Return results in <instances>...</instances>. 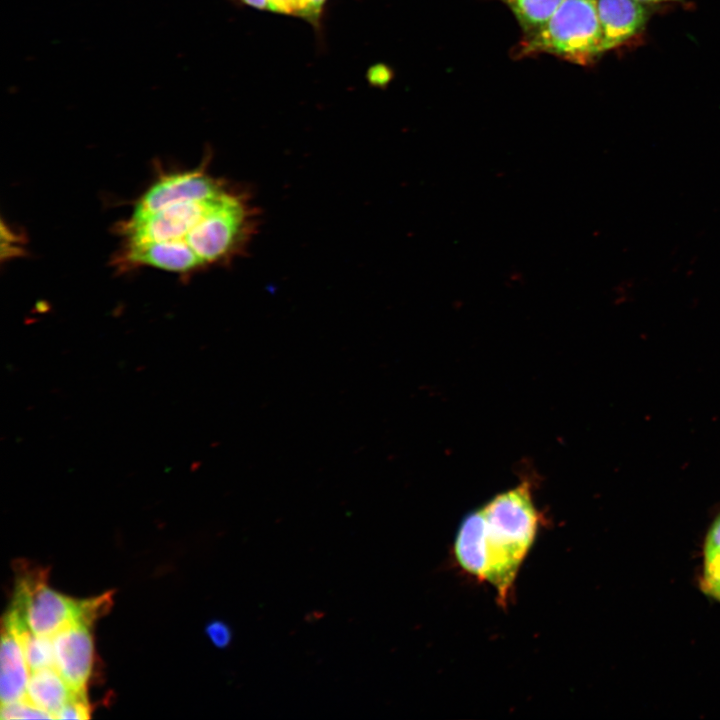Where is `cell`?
<instances>
[{
  "label": "cell",
  "instance_id": "1",
  "mask_svg": "<svg viewBox=\"0 0 720 720\" xmlns=\"http://www.w3.org/2000/svg\"><path fill=\"white\" fill-rule=\"evenodd\" d=\"M538 522L527 484L498 494L463 519L454 545L456 559L464 570L492 584L504 603Z\"/></svg>",
  "mask_w": 720,
  "mask_h": 720
},
{
  "label": "cell",
  "instance_id": "2",
  "mask_svg": "<svg viewBox=\"0 0 720 720\" xmlns=\"http://www.w3.org/2000/svg\"><path fill=\"white\" fill-rule=\"evenodd\" d=\"M13 601L4 620L22 625L34 634L53 637L65 626L83 621L93 624L112 605V593L76 600L47 585V569L17 562Z\"/></svg>",
  "mask_w": 720,
  "mask_h": 720
},
{
  "label": "cell",
  "instance_id": "3",
  "mask_svg": "<svg viewBox=\"0 0 720 720\" xmlns=\"http://www.w3.org/2000/svg\"><path fill=\"white\" fill-rule=\"evenodd\" d=\"M597 0H564L538 29L524 34L516 56L548 53L587 65L601 54Z\"/></svg>",
  "mask_w": 720,
  "mask_h": 720
},
{
  "label": "cell",
  "instance_id": "4",
  "mask_svg": "<svg viewBox=\"0 0 720 720\" xmlns=\"http://www.w3.org/2000/svg\"><path fill=\"white\" fill-rule=\"evenodd\" d=\"M246 217L242 202L226 192L204 214L186 243L202 265L221 261L238 247Z\"/></svg>",
  "mask_w": 720,
  "mask_h": 720
},
{
  "label": "cell",
  "instance_id": "5",
  "mask_svg": "<svg viewBox=\"0 0 720 720\" xmlns=\"http://www.w3.org/2000/svg\"><path fill=\"white\" fill-rule=\"evenodd\" d=\"M91 624L76 621L53 637L55 667L70 688L79 694H87V684L94 666V642Z\"/></svg>",
  "mask_w": 720,
  "mask_h": 720
},
{
  "label": "cell",
  "instance_id": "6",
  "mask_svg": "<svg viewBox=\"0 0 720 720\" xmlns=\"http://www.w3.org/2000/svg\"><path fill=\"white\" fill-rule=\"evenodd\" d=\"M601 52L620 46L640 33L649 17L646 4L636 0H597Z\"/></svg>",
  "mask_w": 720,
  "mask_h": 720
},
{
  "label": "cell",
  "instance_id": "7",
  "mask_svg": "<svg viewBox=\"0 0 720 720\" xmlns=\"http://www.w3.org/2000/svg\"><path fill=\"white\" fill-rule=\"evenodd\" d=\"M0 659L1 704L25 698L30 671L17 637L5 625H2Z\"/></svg>",
  "mask_w": 720,
  "mask_h": 720
},
{
  "label": "cell",
  "instance_id": "8",
  "mask_svg": "<svg viewBox=\"0 0 720 720\" xmlns=\"http://www.w3.org/2000/svg\"><path fill=\"white\" fill-rule=\"evenodd\" d=\"M56 667H47L30 672L26 698L35 706L48 712L56 719L59 711L74 696Z\"/></svg>",
  "mask_w": 720,
  "mask_h": 720
},
{
  "label": "cell",
  "instance_id": "9",
  "mask_svg": "<svg viewBox=\"0 0 720 720\" xmlns=\"http://www.w3.org/2000/svg\"><path fill=\"white\" fill-rule=\"evenodd\" d=\"M699 588L705 596L720 604V513L705 535Z\"/></svg>",
  "mask_w": 720,
  "mask_h": 720
},
{
  "label": "cell",
  "instance_id": "10",
  "mask_svg": "<svg viewBox=\"0 0 720 720\" xmlns=\"http://www.w3.org/2000/svg\"><path fill=\"white\" fill-rule=\"evenodd\" d=\"M3 625L17 637L30 672L55 667L52 637L36 635L25 626H12L5 622Z\"/></svg>",
  "mask_w": 720,
  "mask_h": 720
},
{
  "label": "cell",
  "instance_id": "11",
  "mask_svg": "<svg viewBox=\"0 0 720 720\" xmlns=\"http://www.w3.org/2000/svg\"><path fill=\"white\" fill-rule=\"evenodd\" d=\"M512 11L524 34L541 27L564 0H502Z\"/></svg>",
  "mask_w": 720,
  "mask_h": 720
},
{
  "label": "cell",
  "instance_id": "12",
  "mask_svg": "<svg viewBox=\"0 0 720 720\" xmlns=\"http://www.w3.org/2000/svg\"><path fill=\"white\" fill-rule=\"evenodd\" d=\"M0 717L3 720L53 719V717L48 712L35 706L26 697L21 700L15 701V702L3 704L1 707Z\"/></svg>",
  "mask_w": 720,
  "mask_h": 720
},
{
  "label": "cell",
  "instance_id": "13",
  "mask_svg": "<svg viewBox=\"0 0 720 720\" xmlns=\"http://www.w3.org/2000/svg\"><path fill=\"white\" fill-rule=\"evenodd\" d=\"M267 9L301 16L311 21L319 17L312 0H267Z\"/></svg>",
  "mask_w": 720,
  "mask_h": 720
},
{
  "label": "cell",
  "instance_id": "14",
  "mask_svg": "<svg viewBox=\"0 0 720 720\" xmlns=\"http://www.w3.org/2000/svg\"><path fill=\"white\" fill-rule=\"evenodd\" d=\"M90 712L87 694L75 693L59 711L56 719H87L90 717Z\"/></svg>",
  "mask_w": 720,
  "mask_h": 720
},
{
  "label": "cell",
  "instance_id": "15",
  "mask_svg": "<svg viewBox=\"0 0 720 720\" xmlns=\"http://www.w3.org/2000/svg\"><path fill=\"white\" fill-rule=\"evenodd\" d=\"M205 633L211 643L220 649L228 647L232 641V630L228 624L220 620L210 621Z\"/></svg>",
  "mask_w": 720,
  "mask_h": 720
},
{
  "label": "cell",
  "instance_id": "16",
  "mask_svg": "<svg viewBox=\"0 0 720 720\" xmlns=\"http://www.w3.org/2000/svg\"><path fill=\"white\" fill-rule=\"evenodd\" d=\"M391 79V71L382 64L374 65L369 69L368 80L377 86L385 85Z\"/></svg>",
  "mask_w": 720,
  "mask_h": 720
},
{
  "label": "cell",
  "instance_id": "17",
  "mask_svg": "<svg viewBox=\"0 0 720 720\" xmlns=\"http://www.w3.org/2000/svg\"><path fill=\"white\" fill-rule=\"evenodd\" d=\"M244 3L258 9H267V0H241Z\"/></svg>",
  "mask_w": 720,
  "mask_h": 720
},
{
  "label": "cell",
  "instance_id": "18",
  "mask_svg": "<svg viewBox=\"0 0 720 720\" xmlns=\"http://www.w3.org/2000/svg\"><path fill=\"white\" fill-rule=\"evenodd\" d=\"M642 4H657L662 2H682L683 0H636Z\"/></svg>",
  "mask_w": 720,
  "mask_h": 720
},
{
  "label": "cell",
  "instance_id": "19",
  "mask_svg": "<svg viewBox=\"0 0 720 720\" xmlns=\"http://www.w3.org/2000/svg\"><path fill=\"white\" fill-rule=\"evenodd\" d=\"M312 1H313L316 12L318 14H320V10H321L322 5L325 2V0H312Z\"/></svg>",
  "mask_w": 720,
  "mask_h": 720
}]
</instances>
